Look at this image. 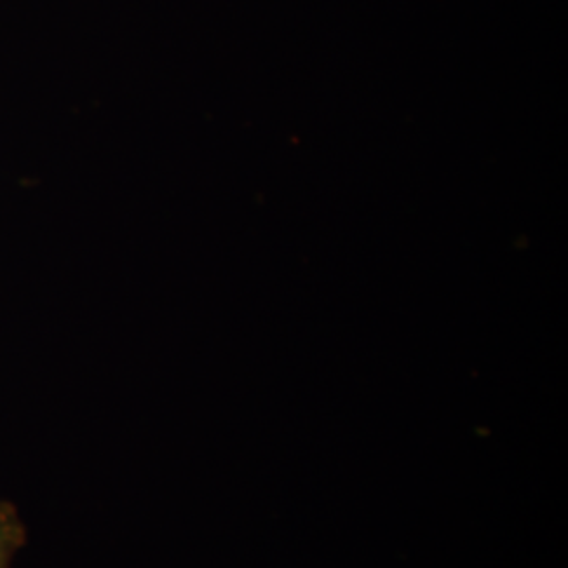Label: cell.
<instances>
[{"mask_svg":"<svg viewBox=\"0 0 568 568\" xmlns=\"http://www.w3.org/2000/svg\"><path fill=\"white\" fill-rule=\"evenodd\" d=\"M23 537L26 532L18 511L0 501V568H11V560L21 548Z\"/></svg>","mask_w":568,"mask_h":568,"instance_id":"cell-1","label":"cell"}]
</instances>
